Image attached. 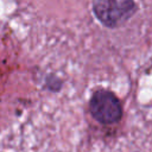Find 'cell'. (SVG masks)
<instances>
[{
    "instance_id": "cell-1",
    "label": "cell",
    "mask_w": 152,
    "mask_h": 152,
    "mask_svg": "<svg viewBox=\"0 0 152 152\" xmlns=\"http://www.w3.org/2000/svg\"><path fill=\"white\" fill-rule=\"evenodd\" d=\"M93 118L103 125H113L122 118V106L120 100L109 90H96L89 102Z\"/></svg>"
},
{
    "instance_id": "cell-2",
    "label": "cell",
    "mask_w": 152,
    "mask_h": 152,
    "mask_svg": "<svg viewBox=\"0 0 152 152\" xmlns=\"http://www.w3.org/2000/svg\"><path fill=\"white\" fill-rule=\"evenodd\" d=\"M93 11L96 18L107 27H116L127 21L137 11L133 1H95Z\"/></svg>"
}]
</instances>
